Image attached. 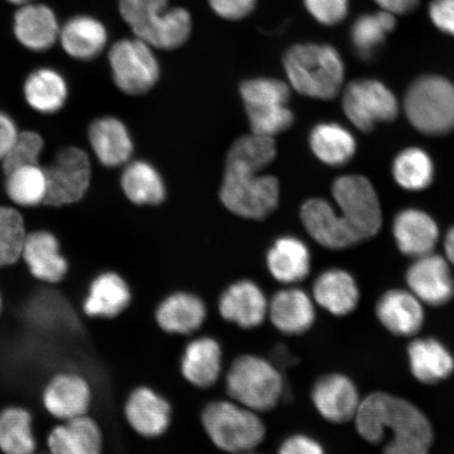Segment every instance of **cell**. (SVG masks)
Segmentation results:
<instances>
[{
    "instance_id": "1",
    "label": "cell",
    "mask_w": 454,
    "mask_h": 454,
    "mask_svg": "<svg viewBox=\"0 0 454 454\" xmlns=\"http://www.w3.org/2000/svg\"><path fill=\"white\" fill-rule=\"evenodd\" d=\"M357 433L371 444L390 439L383 454H428L434 441L429 419L410 401L385 393L369 395L355 417Z\"/></svg>"
},
{
    "instance_id": "2",
    "label": "cell",
    "mask_w": 454,
    "mask_h": 454,
    "mask_svg": "<svg viewBox=\"0 0 454 454\" xmlns=\"http://www.w3.org/2000/svg\"><path fill=\"white\" fill-rule=\"evenodd\" d=\"M283 67L292 90L306 98L331 100L343 89L344 62L331 44H294L283 56Z\"/></svg>"
},
{
    "instance_id": "3",
    "label": "cell",
    "mask_w": 454,
    "mask_h": 454,
    "mask_svg": "<svg viewBox=\"0 0 454 454\" xmlns=\"http://www.w3.org/2000/svg\"><path fill=\"white\" fill-rule=\"evenodd\" d=\"M119 12L135 37L153 49L178 50L192 36L191 13L169 0H119Z\"/></svg>"
},
{
    "instance_id": "4",
    "label": "cell",
    "mask_w": 454,
    "mask_h": 454,
    "mask_svg": "<svg viewBox=\"0 0 454 454\" xmlns=\"http://www.w3.org/2000/svg\"><path fill=\"white\" fill-rule=\"evenodd\" d=\"M225 390L231 400L261 414L279 405L286 393V381L274 362L244 354L231 363L225 374Z\"/></svg>"
},
{
    "instance_id": "5",
    "label": "cell",
    "mask_w": 454,
    "mask_h": 454,
    "mask_svg": "<svg viewBox=\"0 0 454 454\" xmlns=\"http://www.w3.org/2000/svg\"><path fill=\"white\" fill-rule=\"evenodd\" d=\"M201 425L212 444L231 454L254 451L268 435L260 413L231 399L215 400L204 406Z\"/></svg>"
},
{
    "instance_id": "6",
    "label": "cell",
    "mask_w": 454,
    "mask_h": 454,
    "mask_svg": "<svg viewBox=\"0 0 454 454\" xmlns=\"http://www.w3.org/2000/svg\"><path fill=\"white\" fill-rule=\"evenodd\" d=\"M239 93L252 133L275 138L293 127L294 116L288 106L292 88L287 82L271 77L247 79Z\"/></svg>"
},
{
    "instance_id": "7",
    "label": "cell",
    "mask_w": 454,
    "mask_h": 454,
    "mask_svg": "<svg viewBox=\"0 0 454 454\" xmlns=\"http://www.w3.org/2000/svg\"><path fill=\"white\" fill-rule=\"evenodd\" d=\"M404 107L408 121L425 135H446L454 129V85L444 77L418 78L407 90Z\"/></svg>"
},
{
    "instance_id": "8",
    "label": "cell",
    "mask_w": 454,
    "mask_h": 454,
    "mask_svg": "<svg viewBox=\"0 0 454 454\" xmlns=\"http://www.w3.org/2000/svg\"><path fill=\"white\" fill-rule=\"evenodd\" d=\"M219 196L227 211L238 217L264 220L279 206V180L269 175L224 173Z\"/></svg>"
},
{
    "instance_id": "9",
    "label": "cell",
    "mask_w": 454,
    "mask_h": 454,
    "mask_svg": "<svg viewBox=\"0 0 454 454\" xmlns=\"http://www.w3.org/2000/svg\"><path fill=\"white\" fill-rule=\"evenodd\" d=\"M151 45L138 38L121 39L112 45L109 64L117 89L129 96H144L160 79V65Z\"/></svg>"
},
{
    "instance_id": "10",
    "label": "cell",
    "mask_w": 454,
    "mask_h": 454,
    "mask_svg": "<svg viewBox=\"0 0 454 454\" xmlns=\"http://www.w3.org/2000/svg\"><path fill=\"white\" fill-rule=\"evenodd\" d=\"M339 212L348 221L360 241L371 239L381 230V204L371 181L359 175H346L332 187Z\"/></svg>"
},
{
    "instance_id": "11",
    "label": "cell",
    "mask_w": 454,
    "mask_h": 454,
    "mask_svg": "<svg viewBox=\"0 0 454 454\" xmlns=\"http://www.w3.org/2000/svg\"><path fill=\"white\" fill-rule=\"evenodd\" d=\"M44 168L48 180L47 206L69 207L87 195L92 183V163L81 147H62Z\"/></svg>"
},
{
    "instance_id": "12",
    "label": "cell",
    "mask_w": 454,
    "mask_h": 454,
    "mask_svg": "<svg viewBox=\"0 0 454 454\" xmlns=\"http://www.w3.org/2000/svg\"><path fill=\"white\" fill-rule=\"evenodd\" d=\"M342 107L348 121L362 132L395 121L400 110L394 93L376 79H356L346 85Z\"/></svg>"
},
{
    "instance_id": "13",
    "label": "cell",
    "mask_w": 454,
    "mask_h": 454,
    "mask_svg": "<svg viewBox=\"0 0 454 454\" xmlns=\"http://www.w3.org/2000/svg\"><path fill=\"white\" fill-rule=\"evenodd\" d=\"M42 402L44 411L57 422L87 416L94 403L92 383L82 372L62 369L44 384Z\"/></svg>"
},
{
    "instance_id": "14",
    "label": "cell",
    "mask_w": 454,
    "mask_h": 454,
    "mask_svg": "<svg viewBox=\"0 0 454 454\" xmlns=\"http://www.w3.org/2000/svg\"><path fill=\"white\" fill-rule=\"evenodd\" d=\"M122 414L129 427L141 438L158 439L173 423L174 411L167 397L149 386H137L127 395Z\"/></svg>"
},
{
    "instance_id": "15",
    "label": "cell",
    "mask_w": 454,
    "mask_h": 454,
    "mask_svg": "<svg viewBox=\"0 0 454 454\" xmlns=\"http://www.w3.org/2000/svg\"><path fill=\"white\" fill-rule=\"evenodd\" d=\"M20 260L28 274L45 286H59L69 275V260L62 253L60 241L47 230L27 232Z\"/></svg>"
},
{
    "instance_id": "16",
    "label": "cell",
    "mask_w": 454,
    "mask_h": 454,
    "mask_svg": "<svg viewBox=\"0 0 454 454\" xmlns=\"http://www.w3.org/2000/svg\"><path fill=\"white\" fill-rule=\"evenodd\" d=\"M133 302L129 284L117 271L105 270L94 276L85 288L81 309L89 319L116 320Z\"/></svg>"
},
{
    "instance_id": "17",
    "label": "cell",
    "mask_w": 454,
    "mask_h": 454,
    "mask_svg": "<svg viewBox=\"0 0 454 454\" xmlns=\"http://www.w3.org/2000/svg\"><path fill=\"white\" fill-rule=\"evenodd\" d=\"M269 303L257 283L243 279L231 283L220 294L218 311L225 322L244 331H253L268 320Z\"/></svg>"
},
{
    "instance_id": "18",
    "label": "cell",
    "mask_w": 454,
    "mask_h": 454,
    "mask_svg": "<svg viewBox=\"0 0 454 454\" xmlns=\"http://www.w3.org/2000/svg\"><path fill=\"white\" fill-rule=\"evenodd\" d=\"M300 217L312 239L328 249L340 251L361 242L348 221L325 199H309L301 207Z\"/></svg>"
},
{
    "instance_id": "19",
    "label": "cell",
    "mask_w": 454,
    "mask_h": 454,
    "mask_svg": "<svg viewBox=\"0 0 454 454\" xmlns=\"http://www.w3.org/2000/svg\"><path fill=\"white\" fill-rule=\"evenodd\" d=\"M310 397L317 413L333 424L355 419L361 404L356 385L340 373H329L317 379L312 386Z\"/></svg>"
},
{
    "instance_id": "20",
    "label": "cell",
    "mask_w": 454,
    "mask_h": 454,
    "mask_svg": "<svg viewBox=\"0 0 454 454\" xmlns=\"http://www.w3.org/2000/svg\"><path fill=\"white\" fill-rule=\"evenodd\" d=\"M406 281L411 292L422 303L442 306L454 294V280L448 261L429 254L418 258L407 270Z\"/></svg>"
},
{
    "instance_id": "21",
    "label": "cell",
    "mask_w": 454,
    "mask_h": 454,
    "mask_svg": "<svg viewBox=\"0 0 454 454\" xmlns=\"http://www.w3.org/2000/svg\"><path fill=\"white\" fill-rule=\"evenodd\" d=\"M45 448L50 454H105L104 429L90 414L67 419L50 430Z\"/></svg>"
},
{
    "instance_id": "22",
    "label": "cell",
    "mask_w": 454,
    "mask_h": 454,
    "mask_svg": "<svg viewBox=\"0 0 454 454\" xmlns=\"http://www.w3.org/2000/svg\"><path fill=\"white\" fill-rule=\"evenodd\" d=\"M315 301L299 287L287 286L271 297L269 317L276 331L287 337L302 336L316 322Z\"/></svg>"
},
{
    "instance_id": "23",
    "label": "cell",
    "mask_w": 454,
    "mask_h": 454,
    "mask_svg": "<svg viewBox=\"0 0 454 454\" xmlns=\"http://www.w3.org/2000/svg\"><path fill=\"white\" fill-rule=\"evenodd\" d=\"M88 140L93 154L102 166L116 168L132 159L134 141L126 124L114 116L94 119L88 129Z\"/></svg>"
},
{
    "instance_id": "24",
    "label": "cell",
    "mask_w": 454,
    "mask_h": 454,
    "mask_svg": "<svg viewBox=\"0 0 454 454\" xmlns=\"http://www.w3.org/2000/svg\"><path fill=\"white\" fill-rule=\"evenodd\" d=\"M154 317L163 333L173 336H190L206 323L207 308L195 294L175 292L159 302Z\"/></svg>"
},
{
    "instance_id": "25",
    "label": "cell",
    "mask_w": 454,
    "mask_h": 454,
    "mask_svg": "<svg viewBox=\"0 0 454 454\" xmlns=\"http://www.w3.org/2000/svg\"><path fill=\"white\" fill-rule=\"evenodd\" d=\"M223 372V350L217 340L203 336L186 344L180 359V372L192 387H214Z\"/></svg>"
},
{
    "instance_id": "26",
    "label": "cell",
    "mask_w": 454,
    "mask_h": 454,
    "mask_svg": "<svg viewBox=\"0 0 454 454\" xmlns=\"http://www.w3.org/2000/svg\"><path fill=\"white\" fill-rule=\"evenodd\" d=\"M376 314L382 325L395 336L412 337L421 331L424 309L411 292L393 289L379 299Z\"/></svg>"
},
{
    "instance_id": "27",
    "label": "cell",
    "mask_w": 454,
    "mask_h": 454,
    "mask_svg": "<svg viewBox=\"0 0 454 454\" xmlns=\"http://www.w3.org/2000/svg\"><path fill=\"white\" fill-rule=\"evenodd\" d=\"M393 231L401 253L416 259L433 254L440 235L435 221L427 213L414 208L396 215Z\"/></svg>"
},
{
    "instance_id": "28",
    "label": "cell",
    "mask_w": 454,
    "mask_h": 454,
    "mask_svg": "<svg viewBox=\"0 0 454 454\" xmlns=\"http://www.w3.org/2000/svg\"><path fill=\"white\" fill-rule=\"evenodd\" d=\"M60 27L52 10L43 4L22 5L14 17V34L25 48L44 52L53 47Z\"/></svg>"
},
{
    "instance_id": "29",
    "label": "cell",
    "mask_w": 454,
    "mask_h": 454,
    "mask_svg": "<svg viewBox=\"0 0 454 454\" xmlns=\"http://www.w3.org/2000/svg\"><path fill=\"white\" fill-rule=\"evenodd\" d=\"M266 266L277 282L294 286V284L304 281L309 275V248L296 237L279 238L266 254Z\"/></svg>"
},
{
    "instance_id": "30",
    "label": "cell",
    "mask_w": 454,
    "mask_h": 454,
    "mask_svg": "<svg viewBox=\"0 0 454 454\" xmlns=\"http://www.w3.org/2000/svg\"><path fill=\"white\" fill-rule=\"evenodd\" d=\"M312 299L329 314L344 317L356 309L360 291L349 272L332 269L323 271L317 278L312 287Z\"/></svg>"
},
{
    "instance_id": "31",
    "label": "cell",
    "mask_w": 454,
    "mask_h": 454,
    "mask_svg": "<svg viewBox=\"0 0 454 454\" xmlns=\"http://www.w3.org/2000/svg\"><path fill=\"white\" fill-rule=\"evenodd\" d=\"M27 105L41 115L59 113L69 99L66 78L52 67H41L30 74L24 84Z\"/></svg>"
},
{
    "instance_id": "32",
    "label": "cell",
    "mask_w": 454,
    "mask_h": 454,
    "mask_svg": "<svg viewBox=\"0 0 454 454\" xmlns=\"http://www.w3.org/2000/svg\"><path fill=\"white\" fill-rule=\"evenodd\" d=\"M59 39L65 52L72 59H95L107 43L106 28L90 16H76L60 28Z\"/></svg>"
},
{
    "instance_id": "33",
    "label": "cell",
    "mask_w": 454,
    "mask_h": 454,
    "mask_svg": "<svg viewBox=\"0 0 454 454\" xmlns=\"http://www.w3.org/2000/svg\"><path fill=\"white\" fill-rule=\"evenodd\" d=\"M121 186L124 196L136 206H159L167 197V187L160 173L144 160L129 161L123 167Z\"/></svg>"
},
{
    "instance_id": "34",
    "label": "cell",
    "mask_w": 454,
    "mask_h": 454,
    "mask_svg": "<svg viewBox=\"0 0 454 454\" xmlns=\"http://www.w3.org/2000/svg\"><path fill=\"white\" fill-rule=\"evenodd\" d=\"M275 138L252 133L241 136L230 147L225 159V172L260 174L275 160Z\"/></svg>"
},
{
    "instance_id": "35",
    "label": "cell",
    "mask_w": 454,
    "mask_h": 454,
    "mask_svg": "<svg viewBox=\"0 0 454 454\" xmlns=\"http://www.w3.org/2000/svg\"><path fill=\"white\" fill-rule=\"evenodd\" d=\"M411 372L419 382L435 384L450 377L454 359L450 350L434 339H417L408 348Z\"/></svg>"
},
{
    "instance_id": "36",
    "label": "cell",
    "mask_w": 454,
    "mask_h": 454,
    "mask_svg": "<svg viewBox=\"0 0 454 454\" xmlns=\"http://www.w3.org/2000/svg\"><path fill=\"white\" fill-rule=\"evenodd\" d=\"M309 146L314 155L328 167H342L356 154V141L349 130L339 123L322 122L311 129Z\"/></svg>"
},
{
    "instance_id": "37",
    "label": "cell",
    "mask_w": 454,
    "mask_h": 454,
    "mask_svg": "<svg viewBox=\"0 0 454 454\" xmlns=\"http://www.w3.org/2000/svg\"><path fill=\"white\" fill-rule=\"evenodd\" d=\"M38 451L32 412L20 405L3 408L0 411V452L37 454Z\"/></svg>"
},
{
    "instance_id": "38",
    "label": "cell",
    "mask_w": 454,
    "mask_h": 454,
    "mask_svg": "<svg viewBox=\"0 0 454 454\" xmlns=\"http://www.w3.org/2000/svg\"><path fill=\"white\" fill-rule=\"evenodd\" d=\"M4 191L11 202L20 207H36L45 204L48 180L41 164L17 168L4 174Z\"/></svg>"
},
{
    "instance_id": "39",
    "label": "cell",
    "mask_w": 454,
    "mask_h": 454,
    "mask_svg": "<svg viewBox=\"0 0 454 454\" xmlns=\"http://www.w3.org/2000/svg\"><path fill=\"white\" fill-rule=\"evenodd\" d=\"M395 26V15L384 10L356 19L351 27L350 38L357 55L363 59L372 57Z\"/></svg>"
},
{
    "instance_id": "40",
    "label": "cell",
    "mask_w": 454,
    "mask_h": 454,
    "mask_svg": "<svg viewBox=\"0 0 454 454\" xmlns=\"http://www.w3.org/2000/svg\"><path fill=\"white\" fill-rule=\"evenodd\" d=\"M393 175L402 189L419 192L427 189L434 176V162L424 150L410 147L395 159Z\"/></svg>"
},
{
    "instance_id": "41",
    "label": "cell",
    "mask_w": 454,
    "mask_h": 454,
    "mask_svg": "<svg viewBox=\"0 0 454 454\" xmlns=\"http://www.w3.org/2000/svg\"><path fill=\"white\" fill-rule=\"evenodd\" d=\"M27 234L22 215L15 207L0 206V269L20 261Z\"/></svg>"
},
{
    "instance_id": "42",
    "label": "cell",
    "mask_w": 454,
    "mask_h": 454,
    "mask_svg": "<svg viewBox=\"0 0 454 454\" xmlns=\"http://www.w3.org/2000/svg\"><path fill=\"white\" fill-rule=\"evenodd\" d=\"M44 149V140L35 130H20L19 137L2 161L4 174L17 168L38 164Z\"/></svg>"
},
{
    "instance_id": "43",
    "label": "cell",
    "mask_w": 454,
    "mask_h": 454,
    "mask_svg": "<svg viewBox=\"0 0 454 454\" xmlns=\"http://www.w3.org/2000/svg\"><path fill=\"white\" fill-rule=\"evenodd\" d=\"M312 19L323 26L340 24L348 13L349 0H303Z\"/></svg>"
},
{
    "instance_id": "44",
    "label": "cell",
    "mask_w": 454,
    "mask_h": 454,
    "mask_svg": "<svg viewBox=\"0 0 454 454\" xmlns=\"http://www.w3.org/2000/svg\"><path fill=\"white\" fill-rule=\"evenodd\" d=\"M213 12L227 21L247 19L257 8L258 0H207Z\"/></svg>"
},
{
    "instance_id": "45",
    "label": "cell",
    "mask_w": 454,
    "mask_h": 454,
    "mask_svg": "<svg viewBox=\"0 0 454 454\" xmlns=\"http://www.w3.org/2000/svg\"><path fill=\"white\" fill-rule=\"evenodd\" d=\"M428 12L436 28L454 37V0H434Z\"/></svg>"
},
{
    "instance_id": "46",
    "label": "cell",
    "mask_w": 454,
    "mask_h": 454,
    "mask_svg": "<svg viewBox=\"0 0 454 454\" xmlns=\"http://www.w3.org/2000/svg\"><path fill=\"white\" fill-rule=\"evenodd\" d=\"M278 454H325V450L320 442L311 436L296 434L284 439Z\"/></svg>"
},
{
    "instance_id": "47",
    "label": "cell",
    "mask_w": 454,
    "mask_h": 454,
    "mask_svg": "<svg viewBox=\"0 0 454 454\" xmlns=\"http://www.w3.org/2000/svg\"><path fill=\"white\" fill-rule=\"evenodd\" d=\"M20 133L14 118L7 112L0 110V162L7 156Z\"/></svg>"
},
{
    "instance_id": "48",
    "label": "cell",
    "mask_w": 454,
    "mask_h": 454,
    "mask_svg": "<svg viewBox=\"0 0 454 454\" xmlns=\"http://www.w3.org/2000/svg\"><path fill=\"white\" fill-rule=\"evenodd\" d=\"M374 3L396 16L411 13L418 7L419 0H374Z\"/></svg>"
},
{
    "instance_id": "49",
    "label": "cell",
    "mask_w": 454,
    "mask_h": 454,
    "mask_svg": "<svg viewBox=\"0 0 454 454\" xmlns=\"http://www.w3.org/2000/svg\"><path fill=\"white\" fill-rule=\"evenodd\" d=\"M445 252L448 261L454 265V226L448 231L446 236Z\"/></svg>"
},
{
    "instance_id": "50",
    "label": "cell",
    "mask_w": 454,
    "mask_h": 454,
    "mask_svg": "<svg viewBox=\"0 0 454 454\" xmlns=\"http://www.w3.org/2000/svg\"><path fill=\"white\" fill-rule=\"evenodd\" d=\"M8 2L16 5H20V7H22V5L32 4L34 0H8Z\"/></svg>"
},
{
    "instance_id": "51",
    "label": "cell",
    "mask_w": 454,
    "mask_h": 454,
    "mask_svg": "<svg viewBox=\"0 0 454 454\" xmlns=\"http://www.w3.org/2000/svg\"><path fill=\"white\" fill-rule=\"evenodd\" d=\"M3 311H4V297H3L2 289H0V316H2Z\"/></svg>"
},
{
    "instance_id": "52",
    "label": "cell",
    "mask_w": 454,
    "mask_h": 454,
    "mask_svg": "<svg viewBox=\"0 0 454 454\" xmlns=\"http://www.w3.org/2000/svg\"><path fill=\"white\" fill-rule=\"evenodd\" d=\"M37 454H50V453L47 450H44V448H43V450H39Z\"/></svg>"
},
{
    "instance_id": "53",
    "label": "cell",
    "mask_w": 454,
    "mask_h": 454,
    "mask_svg": "<svg viewBox=\"0 0 454 454\" xmlns=\"http://www.w3.org/2000/svg\"><path fill=\"white\" fill-rule=\"evenodd\" d=\"M240 454H257V453H254V451H251V452H244V453H240Z\"/></svg>"
}]
</instances>
